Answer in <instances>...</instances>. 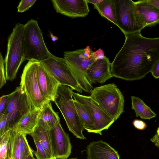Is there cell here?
Here are the masks:
<instances>
[{
	"instance_id": "1",
	"label": "cell",
	"mask_w": 159,
	"mask_h": 159,
	"mask_svg": "<svg viewBox=\"0 0 159 159\" xmlns=\"http://www.w3.org/2000/svg\"><path fill=\"white\" fill-rule=\"evenodd\" d=\"M124 43L111 63L112 77L128 81L142 79L159 60V37L149 38L140 32L125 35Z\"/></svg>"
},
{
	"instance_id": "2",
	"label": "cell",
	"mask_w": 159,
	"mask_h": 159,
	"mask_svg": "<svg viewBox=\"0 0 159 159\" xmlns=\"http://www.w3.org/2000/svg\"><path fill=\"white\" fill-rule=\"evenodd\" d=\"M104 56L101 49L93 52L87 46L84 49L64 52L63 58L71 69L82 90L90 93L93 87L87 80V71L95 61Z\"/></svg>"
},
{
	"instance_id": "3",
	"label": "cell",
	"mask_w": 159,
	"mask_h": 159,
	"mask_svg": "<svg viewBox=\"0 0 159 159\" xmlns=\"http://www.w3.org/2000/svg\"><path fill=\"white\" fill-rule=\"evenodd\" d=\"M24 30V25L18 23L8 36L4 60L7 80L12 81L16 78L20 65L26 60L23 45Z\"/></svg>"
},
{
	"instance_id": "4",
	"label": "cell",
	"mask_w": 159,
	"mask_h": 159,
	"mask_svg": "<svg viewBox=\"0 0 159 159\" xmlns=\"http://www.w3.org/2000/svg\"><path fill=\"white\" fill-rule=\"evenodd\" d=\"M90 96L107 115L115 120L124 112V97L114 84L94 88Z\"/></svg>"
},
{
	"instance_id": "5",
	"label": "cell",
	"mask_w": 159,
	"mask_h": 159,
	"mask_svg": "<svg viewBox=\"0 0 159 159\" xmlns=\"http://www.w3.org/2000/svg\"><path fill=\"white\" fill-rule=\"evenodd\" d=\"M73 90L69 87L60 84L58 89V97L54 102L61 113L69 130L77 138L85 139L83 132V124L74 102Z\"/></svg>"
},
{
	"instance_id": "6",
	"label": "cell",
	"mask_w": 159,
	"mask_h": 159,
	"mask_svg": "<svg viewBox=\"0 0 159 159\" xmlns=\"http://www.w3.org/2000/svg\"><path fill=\"white\" fill-rule=\"evenodd\" d=\"M23 45L26 60L41 61L51 54L45 45L37 21L33 19L24 25Z\"/></svg>"
},
{
	"instance_id": "7",
	"label": "cell",
	"mask_w": 159,
	"mask_h": 159,
	"mask_svg": "<svg viewBox=\"0 0 159 159\" xmlns=\"http://www.w3.org/2000/svg\"><path fill=\"white\" fill-rule=\"evenodd\" d=\"M39 61H29L24 67L21 76L20 86L25 92L34 108L41 109L51 102L42 95L37 78V67Z\"/></svg>"
},
{
	"instance_id": "8",
	"label": "cell",
	"mask_w": 159,
	"mask_h": 159,
	"mask_svg": "<svg viewBox=\"0 0 159 159\" xmlns=\"http://www.w3.org/2000/svg\"><path fill=\"white\" fill-rule=\"evenodd\" d=\"M41 62L60 84L68 86L73 90L82 93V89L71 69L63 58L51 54L48 58Z\"/></svg>"
},
{
	"instance_id": "9",
	"label": "cell",
	"mask_w": 159,
	"mask_h": 159,
	"mask_svg": "<svg viewBox=\"0 0 159 159\" xmlns=\"http://www.w3.org/2000/svg\"><path fill=\"white\" fill-rule=\"evenodd\" d=\"M34 108L29 98L20 86L16 88L4 113L7 116V130L11 129L23 115Z\"/></svg>"
},
{
	"instance_id": "10",
	"label": "cell",
	"mask_w": 159,
	"mask_h": 159,
	"mask_svg": "<svg viewBox=\"0 0 159 159\" xmlns=\"http://www.w3.org/2000/svg\"><path fill=\"white\" fill-rule=\"evenodd\" d=\"M117 26L125 35L141 32L144 28L138 23L135 16L134 2L114 0Z\"/></svg>"
},
{
	"instance_id": "11",
	"label": "cell",
	"mask_w": 159,
	"mask_h": 159,
	"mask_svg": "<svg viewBox=\"0 0 159 159\" xmlns=\"http://www.w3.org/2000/svg\"><path fill=\"white\" fill-rule=\"evenodd\" d=\"M72 96L74 100L82 104L87 109L94 118V125L89 133L102 135V131L108 129L115 121L107 115L90 96L73 92Z\"/></svg>"
},
{
	"instance_id": "12",
	"label": "cell",
	"mask_w": 159,
	"mask_h": 159,
	"mask_svg": "<svg viewBox=\"0 0 159 159\" xmlns=\"http://www.w3.org/2000/svg\"><path fill=\"white\" fill-rule=\"evenodd\" d=\"M50 131L55 159H67L71 154L72 149L68 134L64 131L60 121Z\"/></svg>"
},
{
	"instance_id": "13",
	"label": "cell",
	"mask_w": 159,
	"mask_h": 159,
	"mask_svg": "<svg viewBox=\"0 0 159 159\" xmlns=\"http://www.w3.org/2000/svg\"><path fill=\"white\" fill-rule=\"evenodd\" d=\"M37 78L43 97L54 102L58 97V89L60 84L41 61L38 66Z\"/></svg>"
},
{
	"instance_id": "14",
	"label": "cell",
	"mask_w": 159,
	"mask_h": 159,
	"mask_svg": "<svg viewBox=\"0 0 159 159\" xmlns=\"http://www.w3.org/2000/svg\"><path fill=\"white\" fill-rule=\"evenodd\" d=\"M57 13L71 17H84L89 12L87 0H52Z\"/></svg>"
},
{
	"instance_id": "15",
	"label": "cell",
	"mask_w": 159,
	"mask_h": 159,
	"mask_svg": "<svg viewBox=\"0 0 159 159\" xmlns=\"http://www.w3.org/2000/svg\"><path fill=\"white\" fill-rule=\"evenodd\" d=\"M111 63L105 56L98 58L90 66L87 72V80L92 85L102 84L112 77L110 68Z\"/></svg>"
},
{
	"instance_id": "16",
	"label": "cell",
	"mask_w": 159,
	"mask_h": 159,
	"mask_svg": "<svg viewBox=\"0 0 159 159\" xmlns=\"http://www.w3.org/2000/svg\"><path fill=\"white\" fill-rule=\"evenodd\" d=\"M137 21L144 28L153 26L159 23V9L145 0L134 2Z\"/></svg>"
},
{
	"instance_id": "17",
	"label": "cell",
	"mask_w": 159,
	"mask_h": 159,
	"mask_svg": "<svg viewBox=\"0 0 159 159\" xmlns=\"http://www.w3.org/2000/svg\"><path fill=\"white\" fill-rule=\"evenodd\" d=\"M87 159H120L117 152L102 140L90 142L86 148Z\"/></svg>"
},
{
	"instance_id": "18",
	"label": "cell",
	"mask_w": 159,
	"mask_h": 159,
	"mask_svg": "<svg viewBox=\"0 0 159 159\" xmlns=\"http://www.w3.org/2000/svg\"><path fill=\"white\" fill-rule=\"evenodd\" d=\"M41 109L34 108L25 114L11 129L20 134L30 135L38 124Z\"/></svg>"
},
{
	"instance_id": "19",
	"label": "cell",
	"mask_w": 159,
	"mask_h": 159,
	"mask_svg": "<svg viewBox=\"0 0 159 159\" xmlns=\"http://www.w3.org/2000/svg\"><path fill=\"white\" fill-rule=\"evenodd\" d=\"M60 120L58 112L53 110L51 102L47 103L42 108L38 120L44 128L51 130Z\"/></svg>"
},
{
	"instance_id": "20",
	"label": "cell",
	"mask_w": 159,
	"mask_h": 159,
	"mask_svg": "<svg viewBox=\"0 0 159 159\" xmlns=\"http://www.w3.org/2000/svg\"><path fill=\"white\" fill-rule=\"evenodd\" d=\"M46 152L48 159H55L52 151L50 130L44 128L39 121L32 132Z\"/></svg>"
},
{
	"instance_id": "21",
	"label": "cell",
	"mask_w": 159,
	"mask_h": 159,
	"mask_svg": "<svg viewBox=\"0 0 159 159\" xmlns=\"http://www.w3.org/2000/svg\"><path fill=\"white\" fill-rule=\"evenodd\" d=\"M93 6L102 17L117 26L114 0H102L99 3Z\"/></svg>"
},
{
	"instance_id": "22",
	"label": "cell",
	"mask_w": 159,
	"mask_h": 159,
	"mask_svg": "<svg viewBox=\"0 0 159 159\" xmlns=\"http://www.w3.org/2000/svg\"><path fill=\"white\" fill-rule=\"evenodd\" d=\"M131 98L132 108L134 111L136 117L150 119L156 116V114L139 98L134 96Z\"/></svg>"
},
{
	"instance_id": "23",
	"label": "cell",
	"mask_w": 159,
	"mask_h": 159,
	"mask_svg": "<svg viewBox=\"0 0 159 159\" xmlns=\"http://www.w3.org/2000/svg\"><path fill=\"white\" fill-rule=\"evenodd\" d=\"M73 101L84 128L88 132L94 125V118L89 111L82 104L74 99Z\"/></svg>"
},
{
	"instance_id": "24",
	"label": "cell",
	"mask_w": 159,
	"mask_h": 159,
	"mask_svg": "<svg viewBox=\"0 0 159 159\" xmlns=\"http://www.w3.org/2000/svg\"><path fill=\"white\" fill-rule=\"evenodd\" d=\"M10 153L9 159H20L19 147L20 133L10 129Z\"/></svg>"
},
{
	"instance_id": "25",
	"label": "cell",
	"mask_w": 159,
	"mask_h": 159,
	"mask_svg": "<svg viewBox=\"0 0 159 159\" xmlns=\"http://www.w3.org/2000/svg\"><path fill=\"white\" fill-rule=\"evenodd\" d=\"M10 153V134L8 130L0 137V159L9 158Z\"/></svg>"
},
{
	"instance_id": "26",
	"label": "cell",
	"mask_w": 159,
	"mask_h": 159,
	"mask_svg": "<svg viewBox=\"0 0 159 159\" xmlns=\"http://www.w3.org/2000/svg\"><path fill=\"white\" fill-rule=\"evenodd\" d=\"M26 135L25 134L20 133V159H26L29 155H33L34 152L28 143Z\"/></svg>"
},
{
	"instance_id": "27",
	"label": "cell",
	"mask_w": 159,
	"mask_h": 159,
	"mask_svg": "<svg viewBox=\"0 0 159 159\" xmlns=\"http://www.w3.org/2000/svg\"><path fill=\"white\" fill-rule=\"evenodd\" d=\"M30 135L33 138L36 146L37 151L34 153L37 159H48L46 151L35 135L32 133Z\"/></svg>"
},
{
	"instance_id": "28",
	"label": "cell",
	"mask_w": 159,
	"mask_h": 159,
	"mask_svg": "<svg viewBox=\"0 0 159 159\" xmlns=\"http://www.w3.org/2000/svg\"><path fill=\"white\" fill-rule=\"evenodd\" d=\"M36 0H22L17 7L18 12H23L28 10L35 3Z\"/></svg>"
},
{
	"instance_id": "29",
	"label": "cell",
	"mask_w": 159,
	"mask_h": 159,
	"mask_svg": "<svg viewBox=\"0 0 159 159\" xmlns=\"http://www.w3.org/2000/svg\"><path fill=\"white\" fill-rule=\"evenodd\" d=\"M12 95V93L7 95L2 96L0 97V116L4 114Z\"/></svg>"
},
{
	"instance_id": "30",
	"label": "cell",
	"mask_w": 159,
	"mask_h": 159,
	"mask_svg": "<svg viewBox=\"0 0 159 159\" xmlns=\"http://www.w3.org/2000/svg\"><path fill=\"white\" fill-rule=\"evenodd\" d=\"M0 54V88L1 89L6 84L7 80L5 75L4 60L1 52Z\"/></svg>"
},
{
	"instance_id": "31",
	"label": "cell",
	"mask_w": 159,
	"mask_h": 159,
	"mask_svg": "<svg viewBox=\"0 0 159 159\" xmlns=\"http://www.w3.org/2000/svg\"><path fill=\"white\" fill-rule=\"evenodd\" d=\"M7 115L4 113L0 116V137L2 136L7 130Z\"/></svg>"
},
{
	"instance_id": "32",
	"label": "cell",
	"mask_w": 159,
	"mask_h": 159,
	"mask_svg": "<svg viewBox=\"0 0 159 159\" xmlns=\"http://www.w3.org/2000/svg\"><path fill=\"white\" fill-rule=\"evenodd\" d=\"M133 123L135 128L140 130L144 129L147 127L146 124L140 120H135L133 121Z\"/></svg>"
},
{
	"instance_id": "33",
	"label": "cell",
	"mask_w": 159,
	"mask_h": 159,
	"mask_svg": "<svg viewBox=\"0 0 159 159\" xmlns=\"http://www.w3.org/2000/svg\"><path fill=\"white\" fill-rule=\"evenodd\" d=\"M151 72L155 78H159V60L154 66Z\"/></svg>"
},
{
	"instance_id": "34",
	"label": "cell",
	"mask_w": 159,
	"mask_h": 159,
	"mask_svg": "<svg viewBox=\"0 0 159 159\" xmlns=\"http://www.w3.org/2000/svg\"><path fill=\"white\" fill-rule=\"evenodd\" d=\"M150 140L154 143L156 146L159 147V127L157 129V134L151 139Z\"/></svg>"
},
{
	"instance_id": "35",
	"label": "cell",
	"mask_w": 159,
	"mask_h": 159,
	"mask_svg": "<svg viewBox=\"0 0 159 159\" xmlns=\"http://www.w3.org/2000/svg\"><path fill=\"white\" fill-rule=\"evenodd\" d=\"M145 1L148 3L159 9V0H145Z\"/></svg>"
},
{
	"instance_id": "36",
	"label": "cell",
	"mask_w": 159,
	"mask_h": 159,
	"mask_svg": "<svg viewBox=\"0 0 159 159\" xmlns=\"http://www.w3.org/2000/svg\"><path fill=\"white\" fill-rule=\"evenodd\" d=\"M102 1V0H87L88 3L93 4V5L99 3Z\"/></svg>"
},
{
	"instance_id": "37",
	"label": "cell",
	"mask_w": 159,
	"mask_h": 159,
	"mask_svg": "<svg viewBox=\"0 0 159 159\" xmlns=\"http://www.w3.org/2000/svg\"><path fill=\"white\" fill-rule=\"evenodd\" d=\"M49 32L50 34V37L51 38L52 40V41L55 42V41L58 39V38L57 37L54 36L52 33L50 31H49Z\"/></svg>"
},
{
	"instance_id": "38",
	"label": "cell",
	"mask_w": 159,
	"mask_h": 159,
	"mask_svg": "<svg viewBox=\"0 0 159 159\" xmlns=\"http://www.w3.org/2000/svg\"><path fill=\"white\" fill-rule=\"evenodd\" d=\"M26 159H36V158L33 157V155H30Z\"/></svg>"
},
{
	"instance_id": "39",
	"label": "cell",
	"mask_w": 159,
	"mask_h": 159,
	"mask_svg": "<svg viewBox=\"0 0 159 159\" xmlns=\"http://www.w3.org/2000/svg\"><path fill=\"white\" fill-rule=\"evenodd\" d=\"M69 159H77V158H70Z\"/></svg>"
},
{
	"instance_id": "40",
	"label": "cell",
	"mask_w": 159,
	"mask_h": 159,
	"mask_svg": "<svg viewBox=\"0 0 159 159\" xmlns=\"http://www.w3.org/2000/svg\"><path fill=\"white\" fill-rule=\"evenodd\" d=\"M9 159V158H7V159Z\"/></svg>"
}]
</instances>
